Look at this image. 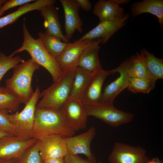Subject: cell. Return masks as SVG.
<instances>
[{
	"mask_svg": "<svg viewBox=\"0 0 163 163\" xmlns=\"http://www.w3.org/2000/svg\"><path fill=\"white\" fill-rule=\"evenodd\" d=\"M128 64V59L122 62L118 67L110 70L111 74L118 72L120 76L105 87L99 103L113 104L117 96L122 91L127 88L129 78L127 72Z\"/></svg>",
	"mask_w": 163,
	"mask_h": 163,
	"instance_id": "cell-8",
	"label": "cell"
},
{
	"mask_svg": "<svg viewBox=\"0 0 163 163\" xmlns=\"http://www.w3.org/2000/svg\"><path fill=\"white\" fill-rule=\"evenodd\" d=\"M8 113L0 111V131L16 136L15 126L8 120L7 115Z\"/></svg>",
	"mask_w": 163,
	"mask_h": 163,
	"instance_id": "cell-30",
	"label": "cell"
},
{
	"mask_svg": "<svg viewBox=\"0 0 163 163\" xmlns=\"http://www.w3.org/2000/svg\"><path fill=\"white\" fill-rule=\"evenodd\" d=\"M41 97L40 88L37 86L31 98L21 112L18 111L7 115L9 122L15 126L16 136L23 140L31 138L35 110L38 100Z\"/></svg>",
	"mask_w": 163,
	"mask_h": 163,
	"instance_id": "cell-5",
	"label": "cell"
},
{
	"mask_svg": "<svg viewBox=\"0 0 163 163\" xmlns=\"http://www.w3.org/2000/svg\"><path fill=\"white\" fill-rule=\"evenodd\" d=\"M128 59L127 72L129 77L142 78L154 80L146 69L142 56L140 53H137L136 55Z\"/></svg>",
	"mask_w": 163,
	"mask_h": 163,
	"instance_id": "cell-25",
	"label": "cell"
},
{
	"mask_svg": "<svg viewBox=\"0 0 163 163\" xmlns=\"http://www.w3.org/2000/svg\"><path fill=\"white\" fill-rule=\"evenodd\" d=\"M38 140L31 138L23 140L15 136L0 138V159H18L27 149Z\"/></svg>",
	"mask_w": 163,
	"mask_h": 163,
	"instance_id": "cell-13",
	"label": "cell"
},
{
	"mask_svg": "<svg viewBox=\"0 0 163 163\" xmlns=\"http://www.w3.org/2000/svg\"><path fill=\"white\" fill-rule=\"evenodd\" d=\"M40 154L43 161L63 158L68 154L66 142L61 136H53L38 140Z\"/></svg>",
	"mask_w": 163,
	"mask_h": 163,
	"instance_id": "cell-14",
	"label": "cell"
},
{
	"mask_svg": "<svg viewBox=\"0 0 163 163\" xmlns=\"http://www.w3.org/2000/svg\"><path fill=\"white\" fill-rule=\"evenodd\" d=\"M94 73H90L78 66L75 70L69 96L81 101Z\"/></svg>",
	"mask_w": 163,
	"mask_h": 163,
	"instance_id": "cell-22",
	"label": "cell"
},
{
	"mask_svg": "<svg viewBox=\"0 0 163 163\" xmlns=\"http://www.w3.org/2000/svg\"><path fill=\"white\" fill-rule=\"evenodd\" d=\"M0 163H18L17 159L15 158L9 159H0Z\"/></svg>",
	"mask_w": 163,
	"mask_h": 163,
	"instance_id": "cell-35",
	"label": "cell"
},
{
	"mask_svg": "<svg viewBox=\"0 0 163 163\" xmlns=\"http://www.w3.org/2000/svg\"><path fill=\"white\" fill-rule=\"evenodd\" d=\"M43 163H64L63 158L49 159L43 161Z\"/></svg>",
	"mask_w": 163,
	"mask_h": 163,
	"instance_id": "cell-34",
	"label": "cell"
},
{
	"mask_svg": "<svg viewBox=\"0 0 163 163\" xmlns=\"http://www.w3.org/2000/svg\"><path fill=\"white\" fill-rule=\"evenodd\" d=\"M129 14L127 13L121 19L100 21L98 24L76 40H95L100 39L102 44L107 43L109 39L117 31L124 26L129 18Z\"/></svg>",
	"mask_w": 163,
	"mask_h": 163,
	"instance_id": "cell-11",
	"label": "cell"
},
{
	"mask_svg": "<svg viewBox=\"0 0 163 163\" xmlns=\"http://www.w3.org/2000/svg\"><path fill=\"white\" fill-rule=\"evenodd\" d=\"M53 0H37L33 3H28L21 5L16 11L0 18V28L15 22L22 15L35 10H39L45 6L53 5Z\"/></svg>",
	"mask_w": 163,
	"mask_h": 163,
	"instance_id": "cell-21",
	"label": "cell"
},
{
	"mask_svg": "<svg viewBox=\"0 0 163 163\" xmlns=\"http://www.w3.org/2000/svg\"><path fill=\"white\" fill-rule=\"evenodd\" d=\"M91 40H76L72 43H67L66 48L55 58L63 72L75 69L78 67L81 54Z\"/></svg>",
	"mask_w": 163,
	"mask_h": 163,
	"instance_id": "cell-10",
	"label": "cell"
},
{
	"mask_svg": "<svg viewBox=\"0 0 163 163\" xmlns=\"http://www.w3.org/2000/svg\"><path fill=\"white\" fill-rule=\"evenodd\" d=\"M101 42L100 39L91 40L80 56L78 67L91 73L102 69L98 56Z\"/></svg>",
	"mask_w": 163,
	"mask_h": 163,
	"instance_id": "cell-18",
	"label": "cell"
},
{
	"mask_svg": "<svg viewBox=\"0 0 163 163\" xmlns=\"http://www.w3.org/2000/svg\"><path fill=\"white\" fill-rule=\"evenodd\" d=\"M83 105L88 116H93L113 127L129 123L134 117L133 113L118 109L113 104L97 103Z\"/></svg>",
	"mask_w": 163,
	"mask_h": 163,
	"instance_id": "cell-6",
	"label": "cell"
},
{
	"mask_svg": "<svg viewBox=\"0 0 163 163\" xmlns=\"http://www.w3.org/2000/svg\"><path fill=\"white\" fill-rule=\"evenodd\" d=\"M98 163H102L101 161H99Z\"/></svg>",
	"mask_w": 163,
	"mask_h": 163,
	"instance_id": "cell-39",
	"label": "cell"
},
{
	"mask_svg": "<svg viewBox=\"0 0 163 163\" xmlns=\"http://www.w3.org/2000/svg\"><path fill=\"white\" fill-rule=\"evenodd\" d=\"M95 135V128L92 126L83 133L74 136L64 138L68 153L73 155L84 154L91 162L96 163V159L91 153L90 148L91 144Z\"/></svg>",
	"mask_w": 163,
	"mask_h": 163,
	"instance_id": "cell-9",
	"label": "cell"
},
{
	"mask_svg": "<svg viewBox=\"0 0 163 163\" xmlns=\"http://www.w3.org/2000/svg\"><path fill=\"white\" fill-rule=\"evenodd\" d=\"M61 108L67 122L74 130L86 128L88 116L81 100L69 96Z\"/></svg>",
	"mask_w": 163,
	"mask_h": 163,
	"instance_id": "cell-12",
	"label": "cell"
},
{
	"mask_svg": "<svg viewBox=\"0 0 163 163\" xmlns=\"http://www.w3.org/2000/svg\"><path fill=\"white\" fill-rule=\"evenodd\" d=\"M156 81L139 77H129L128 89L134 93L148 94L155 87Z\"/></svg>",
	"mask_w": 163,
	"mask_h": 163,
	"instance_id": "cell-27",
	"label": "cell"
},
{
	"mask_svg": "<svg viewBox=\"0 0 163 163\" xmlns=\"http://www.w3.org/2000/svg\"><path fill=\"white\" fill-rule=\"evenodd\" d=\"M75 131L67 122L61 108L36 107L31 137L37 140L53 136H73Z\"/></svg>",
	"mask_w": 163,
	"mask_h": 163,
	"instance_id": "cell-1",
	"label": "cell"
},
{
	"mask_svg": "<svg viewBox=\"0 0 163 163\" xmlns=\"http://www.w3.org/2000/svg\"><path fill=\"white\" fill-rule=\"evenodd\" d=\"M24 60L20 56L11 57L0 52V82L8 71Z\"/></svg>",
	"mask_w": 163,
	"mask_h": 163,
	"instance_id": "cell-29",
	"label": "cell"
},
{
	"mask_svg": "<svg viewBox=\"0 0 163 163\" xmlns=\"http://www.w3.org/2000/svg\"><path fill=\"white\" fill-rule=\"evenodd\" d=\"M17 161L18 163H43L39 152L38 140L24 152Z\"/></svg>",
	"mask_w": 163,
	"mask_h": 163,
	"instance_id": "cell-28",
	"label": "cell"
},
{
	"mask_svg": "<svg viewBox=\"0 0 163 163\" xmlns=\"http://www.w3.org/2000/svg\"><path fill=\"white\" fill-rule=\"evenodd\" d=\"M147 163H163V161L160 160L157 157H155L151 160H148Z\"/></svg>",
	"mask_w": 163,
	"mask_h": 163,
	"instance_id": "cell-36",
	"label": "cell"
},
{
	"mask_svg": "<svg viewBox=\"0 0 163 163\" xmlns=\"http://www.w3.org/2000/svg\"><path fill=\"white\" fill-rule=\"evenodd\" d=\"M33 0H7L0 8V18L4 12L10 8L19 6H21L26 4L30 3Z\"/></svg>",
	"mask_w": 163,
	"mask_h": 163,
	"instance_id": "cell-31",
	"label": "cell"
},
{
	"mask_svg": "<svg viewBox=\"0 0 163 163\" xmlns=\"http://www.w3.org/2000/svg\"><path fill=\"white\" fill-rule=\"evenodd\" d=\"M82 9L86 11H89L92 8V5L88 0H77Z\"/></svg>",
	"mask_w": 163,
	"mask_h": 163,
	"instance_id": "cell-33",
	"label": "cell"
},
{
	"mask_svg": "<svg viewBox=\"0 0 163 163\" xmlns=\"http://www.w3.org/2000/svg\"><path fill=\"white\" fill-rule=\"evenodd\" d=\"M39 11L44 20L45 33L48 35L57 37L65 42H69V40L62 33L57 9L54 5L45 6Z\"/></svg>",
	"mask_w": 163,
	"mask_h": 163,
	"instance_id": "cell-19",
	"label": "cell"
},
{
	"mask_svg": "<svg viewBox=\"0 0 163 163\" xmlns=\"http://www.w3.org/2000/svg\"><path fill=\"white\" fill-rule=\"evenodd\" d=\"M132 16L136 17L144 13H149L156 16L161 28L163 24V0H143L134 2L130 7Z\"/></svg>",
	"mask_w": 163,
	"mask_h": 163,
	"instance_id": "cell-20",
	"label": "cell"
},
{
	"mask_svg": "<svg viewBox=\"0 0 163 163\" xmlns=\"http://www.w3.org/2000/svg\"><path fill=\"white\" fill-rule=\"evenodd\" d=\"M110 163H147L146 150L140 146L116 142L108 157Z\"/></svg>",
	"mask_w": 163,
	"mask_h": 163,
	"instance_id": "cell-7",
	"label": "cell"
},
{
	"mask_svg": "<svg viewBox=\"0 0 163 163\" xmlns=\"http://www.w3.org/2000/svg\"><path fill=\"white\" fill-rule=\"evenodd\" d=\"M24 41L22 46L13 52L9 56L13 57L16 53L24 51L27 52L31 59L46 69L51 75L53 82L59 79L63 72L55 59L47 51L38 38H34L29 33L24 21L23 25Z\"/></svg>",
	"mask_w": 163,
	"mask_h": 163,
	"instance_id": "cell-3",
	"label": "cell"
},
{
	"mask_svg": "<svg viewBox=\"0 0 163 163\" xmlns=\"http://www.w3.org/2000/svg\"><path fill=\"white\" fill-rule=\"evenodd\" d=\"M12 136L9 134L0 131V138L6 136Z\"/></svg>",
	"mask_w": 163,
	"mask_h": 163,
	"instance_id": "cell-37",
	"label": "cell"
},
{
	"mask_svg": "<svg viewBox=\"0 0 163 163\" xmlns=\"http://www.w3.org/2000/svg\"><path fill=\"white\" fill-rule=\"evenodd\" d=\"M75 69L63 72L59 79L43 90L41 93L42 98L37 104L36 107L39 109L61 108L69 97Z\"/></svg>",
	"mask_w": 163,
	"mask_h": 163,
	"instance_id": "cell-4",
	"label": "cell"
},
{
	"mask_svg": "<svg viewBox=\"0 0 163 163\" xmlns=\"http://www.w3.org/2000/svg\"><path fill=\"white\" fill-rule=\"evenodd\" d=\"M64 163H93L88 159H84L80 156L68 154L63 158Z\"/></svg>",
	"mask_w": 163,
	"mask_h": 163,
	"instance_id": "cell-32",
	"label": "cell"
},
{
	"mask_svg": "<svg viewBox=\"0 0 163 163\" xmlns=\"http://www.w3.org/2000/svg\"><path fill=\"white\" fill-rule=\"evenodd\" d=\"M146 69L152 78L156 81L163 78V60L155 57L145 48L140 52Z\"/></svg>",
	"mask_w": 163,
	"mask_h": 163,
	"instance_id": "cell-23",
	"label": "cell"
},
{
	"mask_svg": "<svg viewBox=\"0 0 163 163\" xmlns=\"http://www.w3.org/2000/svg\"><path fill=\"white\" fill-rule=\"evenodd\" d=\"M40 66L31 59L24 60L14 67L11 77L7 79L5 87L25 105L29 101L34 92L31 86L33 74Z\"/></svg>",
	"mask_w": 163,
	"mask_h": 163,
	"instance_id": "cell-2",
	"label": "cell"
},
{
	"mask_svg": "<svg viewBox=\"0 0 163 163\" xmlns=\"http://www.w3.org/2000/svg\"><path fill=\"white\" fill-rule=\"evenodd\" d=\"M21 104L6 87H0V111L13 113L18 111Z\"/></svg>",
	"mask_w": 163,
	"mask_h": 163,
	"instance_id": "cell-26",
	"label": "cell"
},
{
	"mask_svg": "<svg viewBox=\"0 0 163 163\" xmlns=\"http://www.w3.org/2000/svg\"><path fill=\"white\" fill-rule=\"evenodd\" d=\"M38 36L46 50L55 59L64 50L67 44L62 42L59 38L41 31L38 32Z\"/></svg>",
	"mask_w": 163,
	"mask_h": 163,
	"instance_id": "cell-24",
	"label": "cell"
},
{
	"mask_svg": "<svg viewBox=\"0 0 163 163\" xmlns=\"http://www.w3.org/2000/svg\"><path fill=\"white\" fill-rule=\"evenodd\" d=\"M64 11L66 38L69 40L77 30L82 33L83 22L78 14L81 6L77 0H60Z\"/></svg>",
	"mask_w": 163,
	"mask_h": 163,
	"instance_id": "cell-15",
	"label": "cell"
},
{
	"mask_svg": "<svg viewBox=\"0 0 163 163\" xmlns=\"http://www.w3.org/2000/svg\"><path fill=\"white\" fill-rule=\"evenodd\" d=\"M111 74L110 70L105 71L103 69L93 73L81 100L83 104L99 102L104 82L107 76Z\"/></svg>",
	"mask_w": 163,
	"mask_h": 163,
	"instance_id": "cell-17",
	"label": "cell"
},
{
	"mask_svg": "<svg viewBox=\"0 0 163 163\" xmlns=\"http://www.w3.org/2000/svg\"><path fill=\"white\" fill-rule=\"evenodd\" d=\"M7 0H0V8L2 7L4 3Z\"/></svg>",
	"mask_w": 163,
	"mask_h": 163,
	"instance_id": "cell-38",
	"label": "cell"
},
{
	"mask_svg": "<svg viewBox=\"0 0 163 163\" xmlns=\"http://www.w3.org/2000/svg\"><path fill=\"white\" fill-rule=\"evenodd\" d=\"M129 0H99L94 5L93 13L99 18L100 21L115 20L123 18L125 15L121 4L127 3Z\"/></svg>",
	"mask_w": 163,
	"mask_h": 163,
	"instance_id": "cell-16",
	"label": "cell"
}]
</instances>
